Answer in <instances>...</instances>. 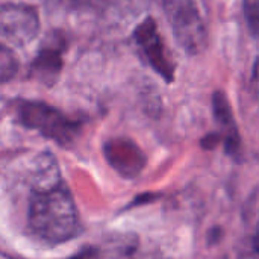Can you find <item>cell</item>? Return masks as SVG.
I'll list each match as a JSON object with an SVG mask.
<instances>
[{"instance_id":"cell-1","label":"cell","mask_w":259,"mask_h":259,"mask_svg":"<svg viewBox=\"0 0 259 259\" xmlns=\"http://www.w3.org/2000/svg\"><path fill=\"white\" fill-rule=\"evenodd\" d=\"M33 162L27 208L29 231L44 244H64L80 229L76 203L61 179L55 156L42 153Z\"/></svg>"},{"instance_id":"cell-2","label":"cell","mask_w":259,"mask_h":259,"mask_svg":"<svg viewBox=\"0 0 259 259\" xmlns=\"http://www.w3.org/2000/svg\"><path fill=\"white\" fill-rule=\"evenodd\" d=\"M17 121L32 131H36L44 138L55 141L59 146H70L79 135L82 123L65 115L58 108L36 100L15 102Z\"/></svg>"},{"instance_id":"cell-3","label":"cell","mask_w":259,"mask_h":259,"mask_svg":"<svg viewBox=\"0 0 259 259\" xmlns=\"http://www.w3.org/2000/svg\"><path fill=\"white\" fill-rule=\"evenodd\" d=\"M165 14L178 44L188 55H199L208 46V29L197 0H164Z\"/></svg>"},{"instance_id":"cell-4","label":"cell","mask_w":259,"mask_h":259,"mask_svg":"<svg viewBox=\"0 0 259 259\" xmlns=\"http://www.w3.org/2000/svg\"><path fill=\"white\" fill-rule=\"evenodd\" d=\"M39 32V14L27 3L0 5V36L8 42L23 47L32 42Z\"/></svg>"},{"instance_id":"cell-5","label":"cell","mask_w":259,"mask_h":259,"mask_svg":"<svg viewBox=\"0 0 259 259\" xmlns=\"http://www.w3.org/2000/svg\"><path fill=\"white\" fill-rule=\"evenodd\" d=\"M134 39L147 64L167 82L175 79V64L168 56L164 41L153 18L147 17L134 30Z\"/></svg>"},{"instance_id":"cell-6","label":"cell","mask_w":259,"mask_h":259,"mask_svg":"<svg viewBox=\"0 0 259 259\" xmlns=\"http://www.w3.org/2000/svg\"><path fill=\"white\" fill-rule=\"evenodd\" d=\"M65 49H67V41L64 33L61 32L49 33L30 64L29 68L30 77L44 85H55L64 67L62 55Z\"/></svg>"},{"instance_id":"cell-7","label":"cell","mask_w":259,"mask_h":259,"mask_svg":"<svg viewBox=\"0 0 259 259\" xmlns=\"http://www.w3.org/2000/svg\"><path fill=\"white\" fill-rule=\"evenodd\" d=\"M105 158L121 176L134 178L146 165V156L141 149L131 140L115 138L105 144Z\"/></svg>"},{"instance_id":"cell-8","label":"cell","mask_w":259,"mask_h":259,"mask_svg":"<svg viewBox=\"0 0 259 259\" xmlns=\"http://www.w3.org/2000/svg\"><path fill=\"white\" fill-rule=\"evenodd\" d=\"M121 0H42L49 14L67 17L103 15Z\"/></svg>"},{"instance_id":"cell-9","label":"cell","mask_w":259,"mask_h":259,"mask_svg":"<svg viewBox=\"0 0 259 259\" xmlns=\"http://www.w3.org/2000/svg\"><path fill=\"white\" fill-rule=\"evenodd\" d=\"M212 106H214V115L219 124L223 127V135L222 141L225 143L226 150L237 156L240 153V135L237 131V124L232 115L231 105L223 93H215L212 99Z\"/></svg>"},{"instance_id":"cell-10","label":"cell","mask_w":259,"mask_h":259,"mask_svg":"<svg viewBox=\"0 0 259 259\" xmlns=\"http://www.w3.org/2000/svg\"><path fill=\"white\" fill-rule=\"evenodd\" d=\"M17 71H18V61L15 53L5 44H0V85L12 80Z\"/></svg>"},{"instance_id":"cell-11","label":"cell","mask_w":259,"mask_h":259,"mask_svg":"<svg viewBox=\"0 0 259 259\" xmlns=\"http://www.w3.org/2000/svg\"><path fill=\"white\" fill-rule=\"evenodd\" d=\"M244 17L252 36L258 35L259 26V0H243Z\"/></svg>"},{"instance_id":"cell-12","label":"cell","mask_w":259,"mask_h":259,"mask_svg":"<svg viewBox=\"0 0 259 259\" xmlns=\"http://www.w3.org/2000/svg\"><path fill=\"white\" fill-rule=\"evenodd\" d=\"M100 258V250H97V249H87V250H83L82 253H79L77 256H74V258L71 259H99Z\"/></svg>"},{"instance_id":"cell-13","label":"cell","mask_w":259,"mask_h":259,"mask_svg":"<svg viewBox=\"0 0 259 259\" xmlns=\"http://www.w3.org/2000/svg\"><path fill=\"white\" fill-rule=\"evenodd\" d=\"M246 259H258V243H256V235L253 237L250 253H247V258Z\"/></svg>"}]
</instances>
